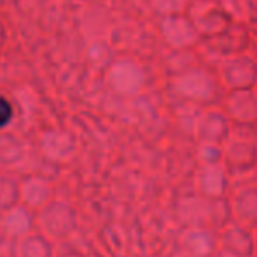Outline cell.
Masks as SVG:
<instances>
[{"instance_id":"obj_1","label":"cell","mask_w":257,"mask_h":257,"mask_svg":"<svg viewBox=\"0 0 257 257\" xmlns=\"http://www.w3.org/2000/svg\"><path fill=\"white\" fill-rule=\"evenodd\" d=\"M179 217L186 224V227H206L219 233L222 227L233 222L229 196L220 200H208L194 193L179 203Z\"/></svg>"},{"instance_id":"obj_2","label":"cell","mask_w":257,"mask_h":257,"mask_svg":"<svg viewBox=\"0 0 257 257\" xmlns=\"http://www.w3.org/2000/svg\"><path fill=\"white\" fill-rule=\"evenodd\" d=\"M173 89L186 102L210 105L220 98V79L219 75H212L205 68L189 67L180 70L172 81Z\"/></svg>"},{"instance_id":"obj_3","label":"cell","mask_w":257,"mask_h":257,"mask_svg":"<svg viewBox=\"0 0 257 257\" xmlns=\"http://www.w3.org/2000/svg\"><path fill=\"white\" fill-rule=\"evenodd\" d=\"M255 30H252L243 21H233L226 32L212 39L201 41L200 49L208 56H213L217 61L234 54L250 53L255 39Z\"/></svg>"},{"instance_id":"obj_4","label":"cell","mask_w":257,"mask_h":257,"mask_svg":"<svg viewBox=\"0 0 257 257\" xmlns=\"http://www.w3.org/2000/svg\"><path fill=\"white\" fill-rule=\"evenodd\" d=\"M217 75L226 91H248L257 86V56L250 53L234 54L219 61Z\"/></svg>"},{"instance_id":"obj_5","label":"cell","mask_w":257,"mask_h":257,"mask_svg":"<svg viewBox=\"0 0 257 257\" xmlns=\"http://www.w3.org/2000/svg\"><path fill=\"white\" fill-rule=\"evenodd\" d=\"M222 165L231 177V182L252 177V173L257 172V142L229 139L224 146Z\"/></svg>"},{"instance_id":"obj_6","label":"cell","mask_w":257,"mask_h":257,"mask_svg":"<svg viewBox=\"0 0 257 257\" xmlns=\"http://www.w3.org/2000/svg\"><path fill=\"white\" fill-rule=\"evenodd\" d=\"M187 16L196 25L198 32L201 35V41L220 35L234 21L231 18V14L220 6V2H210V0L205 6L191 4L189 11H187Z\"/></svg>"},{"instance_id":"obj_7","label":"cell","mask_w":257,"mask_h":257,"mask_svg":"<svg viewBox=\"0 0 257 257\" xmlns=\"http://www.w3.org/2000/svg\"><path fill=\"white\" fill-rule=\"evenodd\" d=\"M233 121L224 112V108H208L201 112L194 126V137L198 144H217L226 146L231 139Z\"/></svg>"},{"instance_id":"obj_8","label":"cell","mask_w":257,"mask_h":257,"mask_svg":"<svg viewBox=\"0 0 257 257\" xmlns=\"http://www.w3.org/2000/svg\"><path fill=\"white\" fill-rule=\"evenodd\" d=\"M163 35L166 42L179 51H189V49L200 48L201 44L200 32L187 14L166 16L163 21Z\"/></svg>"},{"instance_id":"obj_9","label":"cell","mask_w":257,"mask_h":257,"mask_svg":"<svg viewBox=\"0 0 257 257\" xmlns=\"http://www.w3.org/2000/svg\"><path fill=\"white\" fill-rule=\"evenodd\" d=\"M217 252L229 257H255L254 234L236 222L227 224L217 233Z\"/></svg>"},{"instance_id":"obj_10","label":"cell","mask_w":257,"mask_h":257,"mask_svg":"<svg viewBox=\"0 0 257 257\" xmlns=\"http://www.w3.org/2000/svg\"><path fill=\"white\" fill-rule=\"evenodd\" d=\"M194 193L208 200L227 198L231 193V177L227 175L224 165L200 166L194 177Z\"/></svg>"},{"instance_id":"obj_11","label":"cell","mask_w":257,"mask_h":257,"mask_svg":"<svg viewBox=\"0 0 257 257\" xmlns=\"http://www.w3.org/2000/svg\"><path fill=\"white\" fill-rule=\"evenodd\" d=\"M231 210H233V222L255 229L257 227V184H241V187H231L229 193Z\"/></svg>"},{"instance_id":"obj_12","label":"cell","mask_w":257,"mask_h":257,"mask_svg":"<svg viewBox=\"0 0 257 257\" xmlns=\"http://www.w3.org/2000/svg\"><path fill=\"white\" fill-rule=\"evenodd\" d=\"M182 255L189 257H215L217 254V233L206 227L189 226L182 231L179 238Z\"/></svg>"},{"instance_id":"obj_13","label":"cell","mask_w":257,"mask_h":257,"mask_svg":"<svg viewBox=\"0 0 257 257\" xmlns=\"http://www.w3.org/2000/svg\"><path fill=\"white\" fill-rule=\"evenodd\" d=\"M222 108L233 122L257 124V91H227Z\"/></svg>"},{"instance_id":"obj_14","label":"cell","mask_w":257,"mask_h":257,"mask_svg":"<svg viewBox=\"0 0 257 257\" xmlns=\"http://www.w3.org/2000/svg\"><path fill=\"white\" fill-rule=\"evenodd\" d=\"M224 159V146L217 144H198V161L200 166L220 165Z\"/></svg>"},{"instance_id":"obj_15","label":"cell","mask_w":257,"mask_h":257,"mask_svg":"<svg viewBox=\"0 0 257 257\" xmlns=\"http://www.w3.org/2000/svg\"><path fill=\"white\" fill-rule=\"evenodd\" d=\"M11 119H13V107L7 102V98L0 96V130L6 128L11 122Z\"/></svg>"},{"instance_id":"obj_16","label":"cell","mask_w":257,"mask_h":257,"mask_svg":"<svg viewBox=\"0 0 257 257\" xmlns=\"http://www.w3.org/2000/svg\"><path fill=\"white\" fill-rule=\"evenodd\" d=\"M245 23L257 32V0H247V13H245Z\"/></svg>"},{"instance_id":"obj_17","label":"cell","mask_w":257,"mask_h":257,"mask_svg":"<svg viewBox=\"0 0 257 257\" xmlns=\"http://www.w3.org/2000/svg\"><path fill=\"white\" fill-rule=\"evenodd\" d=\"M252 234H254V247H255V257H257V227L252 229Z\"/></svg>"},{"instance_id":"obj_18","label":"cell","mask_w":257,"mask_h":257,"mask_svg":"<svg viewBox=\"0 0 257 257\" xmlns=\"http://www.w3.org/2000/svg\"><path fill=\"white\" fill-rule=\"evenodd\" d=\"M215 257H229V255H224V254H220V252H217Z\"/></svg>"},{"instance_id":"obj_19","label":"cell","mask_w":257,"mask_h":257,"mask_svg":"<svg viewBox=\"0 0 257 257\" xmlns=\"http://www.w3.org/2000/svg\"><path fill=\"white\" fill-rule=\"evenodd\" d=\"M182 257H189V255H182Z\"/></svg>"},{"instance_id":"obj_20","label":"cell","mask_w":257,"mask_h":257,"mask_svg":"<svg viewBox=\"0 0 257 257\" xmlns=\"http://www.w3.org/2000/svg\"><path fill=\"white\" fill-rule=\"evenodd\" d=\"M255 91H257V86H255Z\"/></svg>"}]
</instances>
